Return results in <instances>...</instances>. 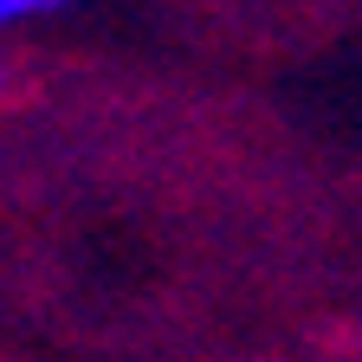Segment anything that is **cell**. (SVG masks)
<instances>
[{
    "instance_id": "2",
    "label": "cell",
    "mask_w": 362,
    "mask_h": 362,
    "mask_svg": "<svg viewBox=\"0 0 362 362\" xmlns=\"http://www.w3.org/2000/svg\"><path fill=\"white\" fill-rule=\"evenodd\" d=\"M0 90H7V65H0Z\"/></svg>"
},
{
    "instance_id": "1",
    "label": "cell",
    "mask_w": 362,
    "mask_h": 362,
    "mask_svg": "<svg viewBox=\"0 0 362 362\" xmlns=\"http://www.w3.org/2000/svg\"><path fill=\"white\" fill-rule=\"evenodd\" d=\"M65 0H0V33H13L26 20H45V13H59Z\"/></svg>"
}]
</instances>
